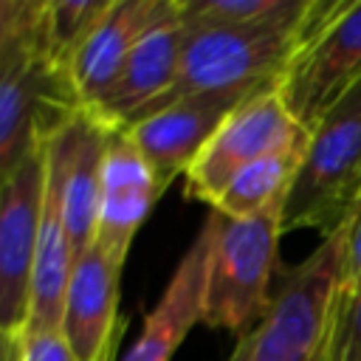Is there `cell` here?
Wrapping results in <instances>:
<instances>
[{
	"instance_id": "cell-22",
	"label": "cell",
	"mask_w": 361,
	"mask_h": 361,
	"mask_svg": "<svg viewBox=\"0 0 361 361\" xmlns=\"http://www.w3.org/2000/svg\"><path fill=\"white\" fill-rule=\"evenodd\" d=\"M39 0H0V51L31 28Z\"/></svg>"
},
{
	"instance_id": "cell-20",
	"label": "cell",
	"mask_w": 361,
	"mask_h": 361,
	"mask_svg": "<svg viewBox=\"0 0 361 361\" xmlns=\"http://www.w3.org/2000/svg\"><path fill=\"white\" fill-rule=\"evenodd\" d=\"M14 361H76L59 327H25L17 336Z\"/></svg>"
},
{
	"instance_id": "cell-9",
	"label": "cell",
	"mask_w": 361,
	"mask_h": 361,
	"mask_svg": "<svg viewBox=\"0 0 361 361\" xmlns=\"http://www.w3.org/2000/svg\"><path fill=\"white\" fill-rule=\"evenodd\" d=\"M268 85L271 82L254 85V87H237V90L180 96L164 104L161 110H155L152 116L135 121L124 133L133 138V144L141 149V155L152 166L158 186L166 189L178 175H186V169L209 144V138L217 133V127L248 96H254Z\"/></svg>"
},
{
	"instance_id": "cell-11",
	"label": "cell",
	"mask_w": 361,
	"mask_h": 361,
	"mask_svg": "<svg viewBox=\"0 0 361 361\" xmlns=\"http://www.w3.org/2000/svg\"><path fill=\"white\" fill-rule=\"evenodd\" d=\"M121 262L107 257L96 243L76 257L59 330L76 361H116L124 319L118 313Z\"/></svg>"
},
{
	"instance_id": "cell-4",
	"label": "cell",
	"mask_w": 361,
	"mask_h": 361,
	"mask_svg": "<svg viewBox=\"0 0 361 361\" xmlns=\"http://www.w3.org/2000/svg\"><path fill=\"white\" fill-rule=\"evenodd\" d=\"M361 82V0H316L307 31L276 76L290 116L310 133Z\"/></svg>"
},
{
	"instance_id": "cell-3",
	"label": "cell",
	"mask_w": 361,
	"mask_h": 361,
	"mask_svg": "<svg viewBox=\"0 0 361 361\" xmlns=\"http://www.w3.org/2000/svg\"><path fill=\"white\" fill-rule=\"evenodd\" d=\"M316 0L307 8L282 23L262 25H186V42L180 54V71L175 90L169 96L237 90L274 82L293 51L299 48ZM166 102V104H169Z\"/></svg>"
},
{
	"instance_id": "cell-23",
	"label": "cell",
	"mask_w": 361,
	"mask_h": 361,
	"mask_svg": "<svg viewBox=\"0 0 361 361\" xmlns=\"http://www.w3.org/2000/svg\"><path fill=\"white\" fill-rule=\"evenodd\" d=\"M228 361H251V333L237 338V344H234Z\"/></svg>"
},
{
	"instance_id": "cell-21",
	"label": "cell",
	"mask_w": 361,
	"mask_h": 361,
	"mask_svg": "<svg viewBox=\"0 0 361 361\" xmlns=\"http://www.w3.org/2000/svg\"><path fill=\"white\" fill-rule=\"evenodd\" d=\"M361 290V206L347 220L344 237V259H341V279L336 290V302H344Z\"/></svg>"
},
{
	"instance_id": "cell-19",
	"label": "cell",
	"mask_w": 361,
	"mask_h": 361,
	"mask_svg": "<svg viewBox=\"0 0 361 361\" xmlns=\"http://www.w3.org/2000/svg\"><path fill=\"white\" fill-rule=\"evenodd\" d=\"M319 361H361V290L344 302L333 299Z\"/></svg>"
},
{
	"instance_id": "cell-2",
	"label": "cell",
	"mask_w": 361,
	"mask_h": 361,
	"mask_svg": "<svg viewBox=\"0 0 361 361\" xmlns=\"http://www.w3.org/2000/svg\"><path fill=\"white\" fill-rule=\"evenodd\" d=\"M361 192V82L310 130L302 166L282 206V234L338 231Z\"/></svg>"
},
{
	"instance_id": "cell-5",
	"label": "cell",
	"mask_w": 361,
	"mask_h": 361,
	"mask_svg": "<svg viewBox=\"0 0 361 361\" xmlns=\"http://www.w3.org/2000/svg\"><path fill=\"white\" fill-rule=\"evenodd\" d=\"M347 223L282 274L265 319L251 330V361H319L341 279Z\"/></svg>"
},
{
	"instance_id": "cell-1",
	"label": "cell",
	"mask_w": 361,
	"mask_h": 361,
	"mask_svg": "<svg viewBox=\"0 0 361 361\" xmlns=\"http://www.w3.org/2000/svg\"><path fill=\"white\" fill-rule=\"evenodd\" d=\"M212 245L203 290V324L248 336L274 299L276 245L282 237V206L254 217H206Z\"/></svg>"
},
{
	"instance_id": "cell-6",
	"label": "cell",
	"mask_w": 361,
	"mask_h": 361,
	"mask_svg": "<svg viewBox=\"0 0 361 361\" xmlns=\"http://www.w3.org/2000/svg\"><path fill=\"white\" fill-rule=\"evenodd\" d=\"M79 107L68 76L42 54L34 20L0 51V178Z\"/></svg>"
},
{
	"instance_id": "cell-8",
	"label": "cell",
	"mask_w": 361,
	"mask_h": 361,
	"mask_svg": "<svg viewBox=\"0 0 361 361\" xmlns=\"http://www.w3.org/2000/svg\"><path fill=\"white\" fill-rule=\"evenodd\" d=\"M45 138L0 178V333L6 336H20L31 316L45 195Z\"/></svg>"
},
{
	"instance_id": "cell-16",
	"label": "cell",
	"mask_w": 361,
	"mask_h": 361,
	"mask_svg": "<svg viewBox=\"0 0 361 361\" xmlns=\"http://www.w3.org/2000/svg\"><path fill=\"white\" fill-rule=\"evenodd\" d=\"M305 147L307 141L285 147L279 152H271L248 164L231 178V183L223 189V195L214 200L212 209L226 217H254L274 206H285L288 192L305 158Z\"/></svg>"
},
{
	"instance_id": "cell-17",
	"label": "cell",
	"mask_w": 361,
	"mask_h": 361,
	"mask_svg": "<svg viewBox=\"0 0 361 361\" xmlns=\"http://www.w3.org/2000/svg\"><path fill=\"white\" fill-rule=\"evenodd\" d=\"M113 0H42L37 17V39L42 54L68 76L73 54L104 17Z\"/></svg>"
},
{
	"instance_id": "cell-10",
	"label": "cell",
	"mask_w": 361,
	"mask_h": 361,
	"mask_svg": "<svg viewBox=\"0 0 361 361\" xmlns=\"http://www.w3.org/2000/svg\"><path fill=\"white\" fill-rule=\"evenodd\" d=\"M178 0H113L68 65V82L85 110H96L121 76L141 37L172 17Z\"/></svg>"
},
{
	"instance_id": "cell-14",
	"label": "cell",
	"mask_w": 361,
	"mask_h": 361,
	"mask_svg": "<svg viewBox=\"0 0 361 361\" xmlns=\"http://www.w3.org/2000/svg\"><path fill=\"white\" fill-rule=\"evenodd\" d=\"M158 178L124 130H110L102 166V203L96 245L116 262H127L130 245L161 197Z\"/></svg>"
},
{
	"instance_id": "cell-15",
	"label": "cell",
	"mask_w": 361,
	"mask_h": 361,
	"mask_svg": "<svg viewBox=\"0 0 361 361\" xmlns=\"http://www.w3.org/2000/svg\"><path fill=\"white\" fill-rule=\"evenodd\" d=\"M212 234L203 223L195 243L180 257L172 279L166 282L158 305L144 316V327L135 344L121 361H172L175 350L203 322V290H206V265H209Z\"/></svg>"
},
{
	"instance_id": "cell-12",
	"label": "cell",
	"mask_w": 361,
	"mask_h": 361,
	"mask_svg": "<svg viewBox=\"0 0 361 361\" xmlns=\"http://www.w3.org/2000/svg\"><path fill=\"white\" fill-rule=\"evenodd\" d=\"M110 130L116 127L104 124L93 110L79 107L48 135V147L59 164L62 206L76 257L87 251L96 240L99 203H102V166H104Z\"/></svg>"
},
{
	"instance_id": "cell-25",
	"label": "cell",
	"mask_w": 361,
	"mask_h": 361,
	"mask_svg": "<svg viewBox=\"0 0 361 361\" xmlns=\"http://www.w3.org/2000/svg\"><path fill=\"white\" fill-rule=\"evenodd\" d=\"M358 206H361V192H358V203H355V209H358ZM355 209H353V212H355Z\"/></svg>"
},
{
	"instance_id": "cell-24",
	"label": "cell",
	"mask_w": 361,
	"mask_h": 361,
	"mask_svg": "<svg viewBox=\"0 0 361 361\" xmlns=\"http://www.w3.org/2000/svg\"><path fill=\"white\" fill-rule=\"evenodd\" d=\"M14 353H17V336L0 333V361H14Z\"/></svg>"
},
{
	"instance_id": "cell-18",
	"label": "cell",
	"mask_w": 361,
	"mask_h": 361,
	"mask_svg": "<svg viewBox=\"0 0 361 361\" xmlns=\"http://www.w3.org/2000/svg\"><path fill=\"white\" fill-rule=\"evenodd\" d=\"M186 25H262L293 20L307 0H178Z\"/></svg>"
},
{
	"instance_id": "cell-13",
	"label": "cell",
	"mask_w": 361,
	"mask_h": 361,
	"mask_svg": "<svg viewBox=\"0 0 361 361\" xmlns=\"http://www.w3.org/2000/svg\"><path fill=\"white\" fill-rule=\"evenodd\" d=\"M183 42H186V25L180 20V6H178L172 17H166L141 37L121 76L116 79L113 90L93 113L104 124L116 130H127L135 121L161 110L175 90Z\"/></svg>"
},
{
	"instance_id": "cell-7",
	"label": "cell",
	"mask_w": 361,
	"mask_h": 361,
	"mask_svg": "<svg viewBox=\"0 0 361 361\" xmlns=\"http://www.w3.org/2000/svg\"><path fill=\"white\" fill-rule=\"evenodd\" d=\"M310 133L290 116L276 82L248 96L209 138L200 155L186 169V197L214 206L231 178L248 164L307 141Z\"/></svg>"
}]
</instances>
